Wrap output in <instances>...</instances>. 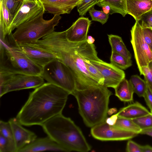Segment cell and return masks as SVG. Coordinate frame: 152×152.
<instances>
[{"mask_svg":"<svg viewBox=\"0 0 152 152\" xmlns=\"http://www.w3.org/2000/svg\"><path fill=\"white\" fill-rule=\"evenodd\" d=\"M30 44L52 53L65 64L74 76L75 89L99 85L90 76L85 64L87 59L99 58L94 44H89L86 41L75 42L69 41L66 38L64 31H54Z\"/></svg>","mask_w":152,"mask_h":152,"instance_id":"1","label":"cell"},{"mask_svg":"<svg viewBox=\"0 0 152 152\" xmlns=\"http://www.w3.org/2000/svg\"><path fill=\"white\" fill-rule=\"evenodd\" d=\"M69 94L60 87L45 83L30 93L16 118L22 125L42 126L52 118L62 114Z\"/></svg>","mask_w":152,"mask_h":152,"instance_id":"2","label":"cell"},{"mask_svg":"<svg viewBox=\"0 0 152 152\" xmlns=\"http://www.w3.org/2000/svg\"><path fill=\"white\" fill-rule=\"evenodd\" d=\"M112 92L98 85L75 89L72 95L76 98L79 113L86 125L92 127L106 121Z\"/></svg>","mask_w":152,"mask_h":152,"instance_id":"3","label":"cell"},{"mask_svg":"<svg viewBox=\"0 0 152 152\" xmlns=\"http://www.w3.org/2000/svg\"><path fill=\"white\" fill-rule=\"evenodd\" d=\"M41 126L48 136L68 152H87L91 149L79 128L62 114L52 118Z\"/></svg>","mask_w":152,"mask_h":152,"instance_id":"4","label":"cell"},{"mask_svg":"<svg viewBox=\"0 0 152 152\" xmlns=\"http://www.w3.org/2000/svg\"><path fill=\"white\" fill-rule=\"evenodd\" d=\"M44 9L32 20L18 26L15 32L11 34L17 43L29 44L39 40L54 31L61 19L60 15H54L49 20L43 18Z\"/></svg>","mask_w":152,"mask_h":152,"instance_id":"5","label":"cell"},{"mask_svg":"<svg viewBox=\"0 0 152 152\" xmlns=\"http://www.w3.org/2000/svg\"><path fill=\"white\" fill-rule=\"evenodd\" d=\"M0 71L14 74L41 76L43 68L21 51L1 40Z\"/></svg>","mask_w":152,"mask_h":152,"instance_id":"6","label":"cell"},{"mask_svg":"<svg viewBox=\"0 0 152 152\" xmlns=\"http://www.w3.org/2000/svg\"><path fill=\"white\" fill-rule=\"evenodd\" d=\"M41 76L48 83L60 87L72 94L76 89V81L69 68L57 58L45 65Z\"/></svg>","mask_w":152,"mask_h":152,"instance_id":"7","label":"cell"},{"mask_svg":"<svg viewBox=\"0 0 152 152\" xmlns=\"http://www.w3.org/2000/svg\"><path fill=\"white\" fill-rule=\"evenodd\" d=\"M40 75L14 74L0 71V97L8 92L36 88L45 83Z\"/></svg>","mask_w":152,"mask_h":152,"instance_id":"8","label":"cell"},{"mask_svg":"<svg viewBox=\"0 0 152 152\" xmlns=\"http://www.w3.org/2000/svg\"><path fill=\"white\" fill-rule=\"evenodd\" d=\"M131 32V42L140 72L142 67L148 66L152 61V52L144 39L142 26L139 21H136L132 27Z\"/></svg>","mask_w":152,"mask_h":152,"instance_id":"9","label":"cell"},{"mask_svg":"<svg viewBox=\"0 0 152 152\" xmlns=\"http://www.w3.org/2000/svg\"><path fill=\"white\" fill-rule=\"evenodd\" d=\"M91 134L95 138L102 141H121L129 140L138 134L111 125L106 121L92 127Z\"/></svg>","mask_w":152,"mask_h":152,"instance_id":"10","label":"cell"},{"mask_svg":"<svg viewBox=\"0 0 152 152\" xmlns=\"http://www.w3.org/2000/svg\"><path fill=\"white\" fill-rule=\"evenodd\" d=\"M6 43L22 52L31 61L42 68L50 61L57 58L53 54L39 48L28 44L16 43L10 36L7 39Z\"/></svg>","mask_w":152,"mask_h":152,"instance_id":"11","label":"cell"},{"mask_svg":"<svg viewBox=\"0 0 152 152\" xmlns=\"http://www.w3.org/2000/svg\"><path fill=\"white\" fill-rule=\"evenodd\" d=\"M90 62L102 75L104 79V86L107 88H114L125 78L124 72L110 63L100 58L91 60Z\"/></svg>","mask_w":152,"mask_h":152,"instance_id":"12","label":"cell"},{"mask_svg":"<svg viewBox=\"0 0 152 152\" xmlns=\"http://www.w3.org/2000/svg\"><path fill=\"white\" fill-rule=\"evenodd\" d=\"M44 9L42 4L38 0H25L14 18L10 28V34L19 26L34 18Z\"/></svg>","mask_w":152,"mask_h":152,"instance_id":"13","label":"cell"},{"mask_svg":"<svg viewBox=\"0 0 152 152\" xmlns=\"http://www.w3.org/2000/svg\"><path fill=\"white\" fill-rule=\"evenodd\" d=\"M8 122L12 130L16 152H19L37 138L36 134L24 128L16 117L10 118Z\"/></svg>","mask_w":152,"mask_h":152,"instance_id":"14","label":"cell"},{"mask_svg":"<svg viewBox=\"0 0 152 152\" xmlns=\"http://www.w3.org/2000/svg\"><path fill=\"white\" fill-rule=\"evenodd\" d=\"M91 21L88 18L81 17L65 30L68 40L72 42H81L86 41L87 34Z\"/></svg>","mask_w":152,"mask_h":152,"instance_id":"15","label":"cell"},{"mask_svg":"<svg viewBox=\"0 0 152 152\" xmlns=\"http://www.w3.org/2000/svg\"><path fill=\"white\" fill-rule=\"evenodd\" d=\"M45 151L68 152L48 136L43 138H37L31 143L27 145L19 152H37Z\"/></svg>","mask_w":152,"mask_h":152,"instance_id":"16","label":"cell"},{"mask_svg":"<svg viewBox=\"0 0 152 152\" xmlns=\"http://www.w3.org/2000/svg\"><path fill=\"white\" fill-rule=\"evenodd\" d=\"M45 12L54 15L69 14L80 2L69 0H38Z\"/></svg>","mask_w":152,"mask_h":152,"instance_id":"17","label":"cell"},{"mask_svg":"<svg viewBox=\"0 0 152 152\" xmlns=\"http://www.w3.org/2000/svg\"><path fill=\"white\" fill-rule=\"evenodd\" d=\"M127 14L139 21L145 13L152 11V0H126Z\"/></svg>","mask_w":152,"mask_h":152,"instance_id":"18","label":"cell"},{"mask_svg":"<svg viewBox=\"0 0 152 152\" xmlns=\"http://www.w3.org/2000/svg\"><path fill=\"white\" fill-rule=\"evenodd\" d=\"M150 113L138 102H136L121 108L116 114L119 117L132 120L142 116Z\"/></svg>","mask_w":152,"mask_h":152,"instance_id":"19","label":"cell"},{"mask_svg":"<svg viewBox=\"0 0 152 152\" xmlns=\"http://www.w3.org/2000/svg\"><path fill=\"white\" fill-rule=\"evenodd\" d=\"M0 39L4 40L6 37L10 34V28L14 18L9 12L3 1H0Z\"/></svg>","mask_w":152,"mask_h":152,"instance_id":"20","label":"cell"},{"mask_svg":"<svg viewBox=\"0 0 152 152\" xmlns=\"http://www.w3.org/2000/svg\"><path fill=\"white\" fill-rule=\"evenodd\" d=\"M114 89L115 96L121 101L128 102L133 101L134 93L129 80L124 79Z\"/></svg>","mask_w":152,"mask_h":152,"instance_id":"21","label":"cell"},{"mask_svg":"<svg viewBox=\"0 0 152 152\" xmlns=\"http://www.w3.org/2000/svg\"><path fill=\"white\" fill-rule=\"evenodd\" d=\"M108 36L112 51L123 56L128 59L131 60V54L126 48L122 38L118 36L112 34L108 35Z\"/></svg>","mask_w":152,"mask_h":152,"instance_id":"22","label":"cell"},{"mask_svg":"<svg viewBox=\"0 0 152 152\" xmlns=\"http://www.w3.org/2000/svg\"><path fill=\"white\" fill-rule=\"evenodd\" d=\"M96 5L101 7L104 5L109 6L110 15L118 13L124 17L127 14L126 0H99Z\"/></svg>","mask_w":152,"mask_h":152,"instance_id":"23","label":"cell"},{"mask_svg":"<svg viewBox=\"0 0 152 152\" xmlns=\"http://www.w3.org/2000/svg\"><path fill=\"white\" fill-rule=\"evenodd\" d=\"M134 93L139 97L143 96L146 91L147 85L145 81L137 75H132L129 80Z\"/></svg>","mask_w":152,"mask_h":152,"instance_id":"24","label":"cell"},{"mask_svg":"<svg viewBox=\"0 0 152 152\" xmlns=\"http://www.w3.org/2000/svg\"><path fill=\"white\" fill-rule=\"evenodd\" d=\"M113 125L138 134L140 133L142 130L132 120L118 116Z\"/></svg>","mask_w":152,"mask_h":152,"instance_id":"25","label":"cell"},{"mask_svg":"<svg viewBox=\"0 0 152 152\" xmlns=\"http://www.w3.org/2000/svg\"><path fill=\"white\" fill-rule=\"evenodd\" d=\"M110 63L122 70H125L132 65L131 60L127 59L123 56L112 51L110 57Z\"/></svg>","mask_w":152,"mask_h":152,"instance_id":"26","label":"cell"},{"mask_svg":"<svg viewBox=\"0 0 152 152\" xmlns=\"http://www.w3.org/2000/svg\"><path fill=\"white\" fill-rule=\"evenodd\" d=\"M99 59H87L85 61V64L86 69L92 77L99 85L104 86V78L99 71L90 62L91 60Z\"/></svg>","mask_w":152,"mask_h":152,"instance_id":"27","label":"cell"},{"mask_svg":"<svg viewBox=\"0 0 152 152\" xmlns=\"http://www.w3.org/2000/svg\"><path fill=\"white\" fill-rule=\"evenodd\" d=\"M99 0H81L77 6L79 15H85L87 12L96 4Z\"/></svg>","mask_w":152,"mask_h":152,"instance_id":"28","label":"cell"},{"mask_svg":"<svg viewBox=\"0 0 152 152\" xmlns=\"http://www.w3.org/2000/svg\"><path fill=\"white\" fill-rule=\"evenodd\" d=\"M142 130L152 128V113L132 120Z\"/></svg>","mask_w":152,"mask_h":152,"instance_id":"29","label":"cell"},{"mask_svg":"<svg viewBox=\"0 0 152 152\" xmlns=\"http://www.w3.org/2000/svg\"><path fill=\"white\" fill-rule=\"evenodd\" d=\"M25 0H0L5 4L9 12L14 18Z\"/></svg>","mask_w":152,"mask_h":152,"instance_id":"30","label":"cell"},{"mask_svg":"<svg viewBox=\"0 0 152 152\" xmlns=\"http://www.w3.org/2000/svg\"><path fill=\"white\" fill-rule=\"evenodd\" d=\"M88 12L92 20L99 22L102 25L106 23L109 18V14H106L102 11L96 10L94 9V7Z\"/></svg>","mask_w":152,"mask_h":152,"instance_id":"31","label":"cell"},{"mask_svg":"<svg viewBox=\"0 0 152 152\" xmlns=\"http://www.w3.org/2000/svg\"><path fill=\"white\" fill-rule=\"evenodd\" d=\"M0 152H16L14 141L10 140L0 134Z\"/></svg>","mask_w":152,"mask_h":152,"instance_id":"32","label":"cell"},{"mask_svg":"<svg viewBox=\"0 0 152 152\" xmlns=\"http://www.w3.org/2000/svg\"><path fill=\"white\" fill-rule=\"evenodd\" d=\"M0 134L10 140L14 141L12 130L8 121L0 120Z\"/></svg>","mask_w":152,"mask_h":152,"instance_id":"33","label":"cell"},{"mask_svg":"<svg viewBox=\"0 0 152 152\" xmlns=\"http://www.w3.org/2000/svg\"><path fill=\"white\" fill-rule=\"evenodd\" d=\"M140 72L144 76L147 86L152 92V61L148 66L142 67Z\"/></svg>","mask_w":152,"mask_h":152,"instance_id":"34","label":"cell"},{"mask_svg":"<svg viewBox=\"0 0 152 152\" xmlns=\"http://www.w3.org/2000/svg\"><path fill=\"white\" fill-rule=\"evenodd\" d=\"M141 26L144 39L152 52V29Z\"/></svg>","mask_w":152,"mask_h":152,"instance_id":"35","label":"cell"},{"mask_svg":"<svg viewBox=\"0 0 152 152\" xmlns=\"http://www.w3.org/2000/svg\"><path fill=\"white\" fill-rule=\"evenodd\" d=\"M140 21L141 22L140 23L139 22L142 27L149 28L152 27V11L148 12L142 15Z\"/></svg>","mask_w":152,"mask_h":152,"instance_id":"36","label":"cell"},{"mask_svg":"<svg viewBox=\"0 0 152 152\" xmlns=\"http://www.w3.org/2000/svg\"><path fill=\"white\" fill-rule=\"evenodd\" d=\"M142 146L132 140L127 143L126 151L127 152H142Z\"/></svg>","mask_w":152,"mask_h":152,"instance_id":"37","label":"cell"},{"mask_svg":"<svg viewBox=\"0 0 152 152\" xmlns=\"http://www.w3.org/2000/svg\"><path fill=\"white\" fill-rule=\"evenodd\" d=\"M143 97L147 105L152 113V92L147 86V88Z\"/></svg>","mask_w":152,"mask_h":152,"instance_id":"38","label":"cell"},{"mask_svg":"<svg viewBox=\"0 0 152 152\" xmlns=\"http://www.w3.org/2000/svg\"><path fill=\"white\" fill-rule=\"evenodd\" d=\"M117 118L118 116L115 114L110 117L106 118L105 121L108 124L113 125L115 124Z\"/></svg>","mask_w":152,"mask_h":152,"instance_id":"39","label":"cell"},{"mask_svg":"<svg viewBox=\"0 0 152 152\" xmlns=\"http://www.w3.org/2000/svg\"><path fill=\"white\" fill-rule=\"evenodd\" d=\"M140 134L147 135L152 137V128L142 130Z\"/></svg>","mask_w":152,"mask_h":152,"instance_id":"40","label":"cell"},{"mask_svg":"<svg viewBox=\"0 0 152 152\" xmlns=\"http://www.w3.org/2000/svg\"><path fill=\"white\" fill-rule=\"evenodd\" d=\"M142 152H152V147L148 145L142 146Z\"/></svg>","mask_w":152,"mask_h":152,"instance_id":"41","label":"cell"},{"mask_svg":"<svg viewBox=\"0 0 152 152\" xmlns=\"http://www.w3.org/2000/svg\"><path fill=\"white\" fill-rule=\"evenodd\" d=\"M103 10V11L106 14H109L110 11V7L107 5H104L101 7Z\"/></svg>","mask_w":152,"mask_h":152,"instance_id":"42","label":"cell"},{"mask_svg":"<svg viewBox=\"0 0 152 152\" xmlns=\"http://www.w3.org/2000/svg\"><path fill=\"white\" fill-rule=\"evenodd\" d=\"M86 41L89 44H94L95 41V39L91 36H87Z\"/></svg>","mask_w":152,"mask_h":152,"instance_id":"43","label":"cell"},{"mask_svg":"<svg viewBox=\"0 0 152 152\" xmlns=\"http://www.w3.org/2000/svg\"><path fill=\"white\" fill-rule=\"evenodd\" d=\"M69 0L80 2L81 0Z\"/></svg>","mask_w":152,"mask_h":152,"instance_id":"44","label":"cell"},{"mask_svg":"<svg viewBox=\"0 0 152 152\" xmlns=\"http://www.w3.org/2000/svg\"><path fill=\"white\" fill-rule=\"evenodd\" d=\"M29 0V1H35L36 0Z\"/></svg>","mask_w":152,"mask_h":152,"instance_id":"45","label":"cell"},{"mask_svg":"<svg viewBox=\"0 0 152 152\" xmlns=\"http://www.w3.org/2000/svg\"><path fill=\"white\" fill-rule=\"evenodd\" d=\"M150 28H151V29H152V27H151Z\"/></svg>","mask_w":152,"mask_h":152,"instance_id":"46","label":"cell"}]
</instances>
